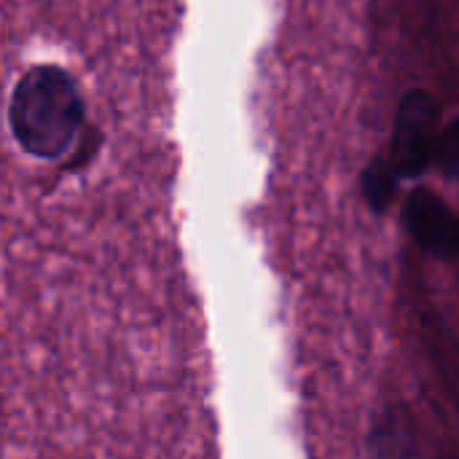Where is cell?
I'll use <instances>...</instances> for the list:
<instances>
[{"mask_svg": "<svg viewBox=\"0 0 459 459\" xmlns=\"http://www.w3.org/2000/svg\"><path fill=\"white\" fill-rule=\"evenodd\" d=\"M86 121V102L73 75L56 65L30 67L13 86L8 124L19 148L35 159L65 156Z\"/></svg>", "mask_w": 459, "mask_h": 459, "instance_id": "1", "label": "cell"}, {"mask_svg": "<svg viewBox=\"0 0 459 459\" xmlns=\"http://www.w3.org/2000/svg\"><path fill=\"white\" fill-rule=\"evenodd\" d=\"M438 148V102L430 91L414 89L401 100L393 134V172L414 178L425 172Z\"/></svg>", "mask_w": 459, "mask_h": 459, "instance_id": "2", "label": "cell"}, {"mask_svg": "<svg viewBox=\"0 0 459 459\" xmlns=\"http://www.w3.org/2000/svg\"><path fill=\"white\" fill-rule=\"evenodd\" d=\"M403 221L411 237L433 255L452 258L457 250V221L441 196L433 191H414L406 202Z\"/></svg>", "mask_w": 459, "mask_h": 459, "instance_id": "3", "label": "cell"}, {"mask_svg": "<svg viewBox=\"0 0 459 459\" xmlns=\"http://www.w3.org/2000/svg\"><path fill=\"white\" fill-rule=\"evenodd\" d=\"M363 191H366V199L374 210H385L393 199V191H395V172L387 161L377 159L368 172H366V183H363Z\"/></svg>", "mask_w": 459, "mask_h": 459, "instance_id": "4", "label": "cell"}]
</instances>
